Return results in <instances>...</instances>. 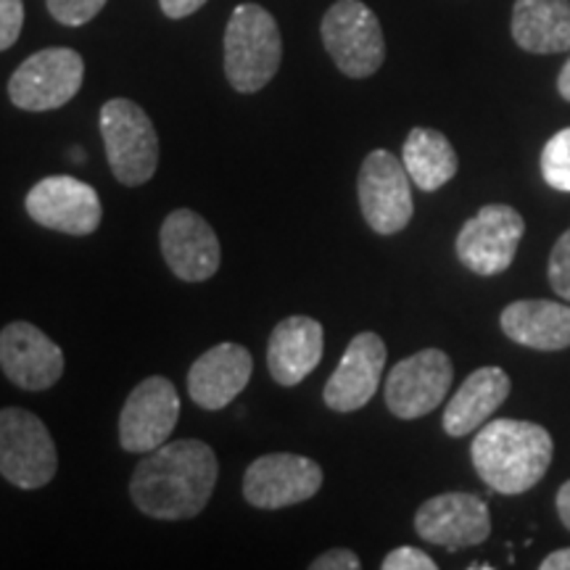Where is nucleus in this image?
I'll return each instance as SVG.
<instances>
[{
  "mask_svg": "<svg viewBox=\"0 0 570 570\" xmlns=\"http://www.w3.org/2000/svg\"><path fill=\"white\" fill-rule=\"evenodd\" d=\"M558 515L562 520V525L570 531V481H566L558 491Z\"/></svg>",
  "mask_w": 570,
  "mask_h": 570,
  "instance_id": "obj_32",
  "label": "nucleus"
},
{
  "mask_svg": "<svg viewBox=\"0 0 570 570\" xmlns=\"http://www.w3.org/2000/svg\"><path fill=\"white\" fill-rule=\"evenodd\" d=\"M325 352V331L317 320L294 315L275 325L267 344V370L281 386H298L320 365Z\"/></svg>",
  "mask_w": 570,
  "mask_h": 570,
  "instance_id": "obj_19",
  "label": "nucleus"
},
{
  "mask_svg": "<svg viewBox=\"0 0 570 570\" xmlns=\"http://www.w3.org/2000/svg\"><path fill=\"white\" fill-rule=\"evenodd\" d=\"M323 489V468L302 454H262L244 475V497L256 510H283L302 504Z\"/></svg>",
  "mask_w": 570,
  "mask_h": 570,
  "instance_id": "obj_12",
  "label": "nucleus"
},
{
  "mask_svg": "<svg viewBox=\"0 0 570 570\" xmlns=\"http://www.w3.org/2000/svg\"><path fill=\"white\" fill-rule=\"evenodd\" d=\"M219 479L217 454L198 439L167 441L138 462L130 479L132 504L156 520L202 515Z\"/></svg>",
  "mask_w": 570,
  "mask_h": 570,
  "instance_id": "obj_1",
  "label": "nucleus"
},
{
  "mask_svg": "<svg viewBox=\"0 0 570 570\" xmlns=\"http://www.w3.org/2000/svg\"><path fill=\"white\" fill-rule=\"evenodd\" d=\"M415 531L428 544L444 547L449 552L483 544L491 533L489 504L462 491L431 497L415 512Z\"/></svg>",
  "mask_w": 570,
  "mask_h": 570,
  "instance_id": "obj_14",
  "label": "nucleus"
},
{
  "mask_svg": "<svg viewBox=\"0 0 570 570\" xmlns=\"http://www.w3.org/2000/svg\"><path fill=\"white\" fill-rule=\"evenodd\" d=\"M512 38L529 53L570 51V0H515Z\"/></svg>",
  "mask_w": 570,
  "mask_h": 570,
  "instance_id": "obj_22",
  "label": "nucleus"
},
{
  "mask_svg": "<svg viewBox=\"0 0 570 570\" xmlns=\"http://www.w3.org/2000/svg\"><path fill=\"white\" fill-rule=\"evenodd\" d=\"M85 61L71 48H42L17 67L9 80V98L21 111H53L69 104L82 88Z\"/></svg>",
  "mask_w": 570,
  "mask_h": 570,
  "instance_id": "obj_7",
  "label": "nucleus"
},
{
  "mask_svg": "<svg viewBox=\"0 0 570 570\" xmlns=\"http://www.w3.org/2000/svg\"><path fill=\"white\" fill-rule=\"evenodd\" d=\"M356 194H360L362 217L377 235L402 233L415 214L412 180L404 161L383 148L367 154V159L362 161Z\"/></svg>",
  "mask_w": 570,
  "mask_h": 570,
  "instance_id": "obj_8",
  "label": "nucleus"
},
{
  "mask_svg": "<svg viewBox=\"0 0 570 570\" xmlns=\"http://www.w3.org/2000/svg\"><path fill=\"white\" fill-rule=\"evenodd\" d=\"M320 35H323L325 51L352 80H365L383 67L386 40H383L381 21L362 0L333 3L325 11Z\"/></svg>",
  "mask_w": 570,
  "mask_h": 570,
  "instance_id": "obj_6",
  "label": "nucleus"
},
{
  "mask_svg": "<svg viewBox=\"0 0 570 570\" xmlns=\"http://www.w3.org/2000/svg\"><path fill=\"white\" fill-rule=\"evenodd\" d=\"M402 161L410 180L420 190H425V194L444 188L460 169L458 151H454L446 135L439 130H428V127H415L407 135L402 148Z\"/></svg>",
  "mask_w": 570,
  "mask_h": 570,
  "instance_id": "obj_23",
  "label": "nucleus"
},
{
  "mask_svg": "<svg viewBox=\"0 0 570 570\" xmlns=\"http://www.w3.org/2000/svg\"><path fill=\"white\" fill-rule=\"evenodd\" d=\"M51 17L63 27H82L104 11L106 0H46Z\"/></svg>",
  "mask_w": 570,
  "mask_h": 570,
  "instance_id": "obj_25",
  "label": "nucleus"
},
{
  "mask_svg": "<svg viewBox=\"0 0 570 570\" xmlns=\"http://www.w3.org/2000/svg\"><path fill=\"white\" fill-rule=\"evenodd\" d=\"M0 370L13 386L48 391L61 381L63 352L40 327L17 320L0 331Z\"/></svg>",
  "mask_w": 570,
  "mask_h": 570,
  "instance_id": "obj_16",
  "label": "nucleus"
},
{
  "mask_svg": "<svg viewBox=\"0 0 570 570\" xmlns=\"http://www.w3.org/2000/svg\"><path fill=\"white\" fill-rule=\"evenodd\" d=\"M180 420V394L169 377L151 375L130 391L119 412V444L125 452L148 454L173 436Z\"/></svg>",
  "mask_w": 570,
  "mask_h": 570,
  "instance_id": "obj_10",
  "label": "nucleus"
},
{
  "mask_svg": "<svg viewBox=\"0 0 570 570\" xmlns=\"http://www.w3.org/2000/svg\"><path fill=\"white\" fill-rule=\"evenodd\" d=\"M24 206L32 223L63 235L96 233L104 217L98 190L69 175H53L40 180L27 194Z\"/></svg>",
  "mask_w": 570,
  "mask_h": 570,
  "instance_id": "obj_13",
  "label": "nucleus"
},
{
  "mask_svg": "<svg viewBox=\"0 0 570 570\" xmlns=\"http://www.w3.org/2000/svg\"><path fill=\"white\" fill-rule=\"evenodd\" d=\"M254 360L246 346L225 344L212 346L188 370V394L206 412H219L248 386Z\"/></svg>",
  "mask_w": 570,
  "mask_h": 570,
  "instance_id": "obj_18",
  "label": "nucleus"
},
{
  "mask_svg": "<svg viewBox=\"0 0 570 570\" xmlns=\"http://www.w3.org/2000/svg\"><path fill=\"white\" fill-rule=\"evenodd\" d=\"M454 381V365L441 348L423 352L396 362L386 377V404L399 420H417L441 407Z\"/></svg>",
  "mask_w": 570,
  "mask_h": 570,
  "instance_id": "obj_11",
  "label": "nucleus"
},
{
  "mask_svg": "<svg viewBox=\"0 0 570 570\" xmlns=\"http://www.w3.org/2000/svg\"><path fill=\"white\" fill-rule=\"evenodd\" d=\"M59 470L51 431L30 410H0V475L17 489L48 487Z\"/></svg>",
  "mask_w": 570,
  "mask_h": 570,
  "instance_id": "obj_5",
  "label": "nucleus"
},
{
  "mask_svg": "<svg viewBox=\"0 0 570 570\" xmlns=\"http://www.w3.org/2000/svg\"><path fill=\"white\" fill-rule=\"evenodd\" d=\"M550 285L562 302L570 304V227L560 235L550 254Z\"/></svg>",
  "mask_w": 570,
  "mask_h": 570,
  "instance_id": "obj_26",
  "label": "nucleus"
},
{
  "mask_svg": "<svg viewBox=\"0 0 570 570\" xmlns=\"http://www.w3.org/2000/svg\"><path fill=\"white\" fill-rule=\"evenodd\" d=\"M525 235V219L508 204L481 206L458 235V259L470 273L491 277L510 269L520 240Z\"/></svg>",
  "mask_w": 570,
  "mask_h": 570,
  "instance_id": "obj_9",
  "label": "nucleus"
},
{
  "mask_svg": "<svg viewBox=\"0 0 570 570\" xmlns=\"http://www.w3.org/2000/svg\"><path fill=\"white\" fill-rule=\"evenodd\" d=\"M383 570H436V560L417 547H399L381 562Z\"/></svg>",
  "mask_w": 570,
  "mask_h": 570,
  "instance_id": "obj_28",
  "label": "nucleus"
},
{
  "mask_svg": "<svg viewBox=\"0 0 570 570\" xmlns=\"http://www.w3.org/2000/svg\"><path fill=\"white\" fill-rule=\"evenodd\" d=\"M204 3L206 0H159L164 17H169V19L190 17V13H196Z\"/></svg>",
  "mask_w": 570,
  "mask_h": 570,
  "instance_id": "obj_30",
  "label": "nucleus"
},
{
  "mask_svg": "<svg viewBox=\"0 0 570 570\" xmlns=\"http://www.w3.org/2000/svg\"><path fill=\"white\" fill-rule=\"evenodd\" d=\"M24 27V3L21 0H0V51H9L19 40Z\"/></svg>",
  "mask_w": 570,
  "mask_h": 570,
  "instance_id": "obj_27",
  "label": "nucleus"
},
{
  "mask_svg": "<svg viewBox=\"0 0 570 570\" xmlns=\"http://www.w3.org/2000/svg\"><path fill=\"white\" fill-rule=\"evenodd\" d=\"M161 256L183 283H204L223 265L217 233L194 209H175L161 223Z\"/></svg>",
  "mask_w": 570,
  "mask_h": 570,
  "instance_id": "obj_15",
  "label": "nucleus"
},
{
  "mask_svg": "<svg viewBox=\"0 0 570 570\" xmlns=\"http://www.w3.org/2000/svg\"><path fill=\"white\" fill-rule=\"evenodd\" d=\"M309 568L312 570H360L362 562L356 558V552L338 547V550L323 552L320 558L312 560Z\"/></svg>",
  "mask_w": 570,
  "mask_h": 570,
  "instance_id": "obj_29",
  "label": "nucleus"
},
{
  "mask_svg": "<svg viewBox=\"0 0 570 570\" xmlns=\"http://www.w3.org/2000/svg\"><path fill=\"white\" fill-rule=\"evenodd\" d=\"M283 61L281 27L256 3H240L225 30V75L233 90L259 92L273 82Z\"/></svg>",
  "mask_w": 570,
  "mask_h": 570,
  "instance_id": "obj_3",
  "label": "nucleus"
},
{
  "mask_svg": "<svg viewBox=\"0 0 570 570\" xmlns=\"http://www.w3.org/2000/svg\"><path fill=\"white\" fill-rule=\"evenodd\" d=\"M510 375L502 367H479L454 391L444 410V431L452 439H462L479 431L510 396Z\"/></svg>",
  "mask_w": 570,
  "mask_h": 570,
  "instance_id": "obj_20",
  "label": "nucleus"
},
{
  "mask_svg": "<svg viewBox=\"0 0 570 570\" xmlns=\"http://www.w3.org/2000/svg\"><path fill=\"white\" fill-rule=\"evenodd\" d=\"M69 156H71V161H82V148H71V151H69Z\"/></svg>",
  "mask_w": 570,
  "mask_h": 570,
  "instance_id": "obj_34",
  "label": "nucleus"
},
{
  "mask_svg": "<svg viewBox=\"0 0 570 570\" xmlns=\"http://www.w3.org/2000/svg\"><path fill=\"white\" fill-rule=\"evenodd\" d=\"M541 175L550 188L570 194V127L547 140L541 151Z\"/></svg>",
  "mask_w": 570,
  "mask_h": 570,
  "instance_id": "obj_24",
  "label": "nucleus"
},
{
  "mask_svg": "<svg viewBox=\"0 0 570 570\" xmlns=\"http://www.w3.org/2000/svg\"><path fill=\"white\" fill-rule=\"evenodd\" d=\"M386 344L377 333H360L346 346L336 373L327 377L323 399L333 412L362 410L381 386L386 370Z\"/></svg>",
  "mask_w": 570,
  "mask_h": 570,
  "instance_id": "obj_17",
  "label": "nucleus"
},
{
  "mask_svg": "<svg viewBox=\"0 0 570 570\" xmlns=\"http://www.w3.org/2000/svg\"><path fill=\"white\" fill-rule=\"evenodd\" d=\"M541 570H570V547L568 550L547 554V558L541 560Z\"/></svg>",
  "mask_w": 570,
  "mask_h": 570,
  "instance_id": "obj_31",
  "label": "nucleus"
},
{
  "mask_svg": "<svg viewBox=\"0 0 570 570\" xmlns=\"http://www.w3.org/2000/svg\"><path fill=\"white\" fill-rule=\"evenodd\" d=\"M101 135L111 175L138 188L159 167V135L146 111L130 98H111L101 109Z\"/></svg>",
  "mask_w": 570,
  "mask_h": 570,
  "instance_id": "obj_4",
  "label": "nucleus"
},
{
  "mask_svg": "<svg viewBox=\"0 0 570 570\" xmlns=\"http://www.w3.org/2000/svg\"><path fill=\"white\" fill-rule=\"evenodd\" d=\"M504 336L537 352H560L570 346V306L550 298H523L504 306L499 317Z\"/></svg>",
  "mask_w": 570,
  "mask_h": 570,
  "instance_id": "obj_21",
  "label": "nucleus"
},
{
  "mask_svg": "<svg viewBox=\"0 0 570 570\" xmlns=\"http://www.w3.org/2000/svg\"><path fill=\"white\" fill-rule=\"evenodd\" d=\"M558 90H560V96L570 104V59L566 61V67H562L560 77H558Z\"/></svg>",
  "mask_w": 570,
  "mask_h": 570,
  "instance_id": "obj_33",
  "label": "nucleus"
},
{
  "mask_svg": "<svg viewBox=\"0 0 570 570\" xmlns=\"http://www.w3.org/2000/svg\"><path fill=\"white\" fill-rule=\"evenodd\" d=\"M554 444L547 428L529 420H489L475 433L470 458L491 491L518 497L537 487L552 465Z\"/></svg>",
  "mask_w": 570,
  "mask_h": 570,
  "instance_id": "obj_2",
  "label": "nucleus"
}]
</instances>
